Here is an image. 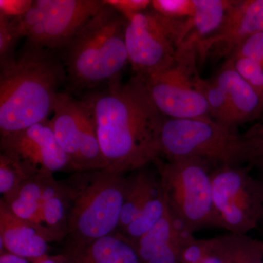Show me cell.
I'll use <instances>...</instances> for the list:
<instances>
[{"label":"cell","instance_id":"cell-16","mask_svg":"<svg viewBox=\"0 0 263 263\" xmlns=\"http://www.w3.org/2000/svg\"><path fill=\"white\" fill-rule=\"evenodd\" d=\"M66 250L73 263H142L136 245L119 231Z\"/></svg>","mask_w":263,"mask_h":263},{"label":"cell","instance_id":"cell-37","mask_svg":"<svg viewBox=\"0 0 263 263\" xmlns=\"http://www.w3.org/2000/svg\"><path fill=\"white\" fill-rule=\"evenodd\" d=\"M262 181V186H263V181Z\"/></svg>","mask_w":263,"mask_h":263},{"label":"cell","instance_id":"cell-2","mask_svg":"<svg viewBox=\"0 0 263 263\" xmlns=\"http://www.w3.org/2000/svg\"><path fill=\"white\" fill-rule=\"evenodd\" d=\"M0 64L1 136L50 119L59 88L67 79L51 51L26 43L18 56Z\"/></svg>","mask_w":263,"mask_h":263},{"label":"cell","instance_id":"cell-3","mask_svg":"<svg viewBox=\"0 0 263 263\" xmlns=\"http://www.w3.org/2000/svg\"><path fill=\"white\" fill-rule=\"evenodd\" d=\"M127 24L124 16L105 3L71 40L64 50L66 76L72 89H92L120 81L129 62Z\"/></svg>","mask_w":263,"mask_h":263},{"label":"cell","instance_id":"cell-17","mask_svg":"<svg viewBox=\"0 0 263 263\" xmlns=\"http://www.w3.org/2000/svg\"><path fill=\"white\" fill-rule=\"evenodd\" d=\"M195 14L190 28L178 48L177 55L195 54L199 44L217 32L224 24L235 0H194Z\"/></svg>","mask_w":263,"mask_h":263},{"label":"cell","instance_id":"cell-12","mask_svg":"<svg viewBox=\"0 0 263 263\" xmlns=\"http://www.w3.org/2000/svg\"><path fill=\"white\" fill-rule=\"evenodd\" d=\"M262 31L263 0H235L221 28L199 44L197 57L228 59L246 38Z\"/></svg>","mask_w":263,"mask_h":263},{"label":"cell","instance_id":"cell-30","mask_svg":"<svg viewBox=\"0 0 263 263\" xmlns=\"http://www.w3.org/2000/svg\"><path fill=\"white\" fill-rule=\"evenodd\" d=\"M228 58L251 59L263 64V31L246 38Z\"/></svg>","mask_w":263,"mask_h":263},{"label":"cell","instance_id":"cell-8","mask_svg":"<svg viewBox=\"0 0 263 263\" xmlns=\"http://www.w3.org/2000/svg\"><path fill=\"white\" fill-rule=\"evenodd\" d=\"M250 167L219 166L212 171L213 200L223 229L246 235L263 216L262 181L249 174Z\"/></svg>","mask_w":263,"mask_h":263},{"label":"cell","instance_id":"cell-33","mask_svg":"<svg viewBox=\"0 0 263 263\" xmlns=\"http://www.w3.org/2000/svg\"><path fill=\"white\" fill-rule=\"evenodd\" d=\"M33 3L32 0H0V14L18 18L28 12Z\"/></svg>","mask_w":263,"mask_h":263},{"label":"cell","instance_id":"cell-25","mask_svg":"<svg viewBox=\"0 0 263 263\" xmlns=\"http://www.w3.org/2000/svg\"><path fill=\"white\" fill-rule=\"evenodd\" d=\"M246 163L263 172V119L242 134Z\"/></svg>","mask_w":263,"mask_h":263},{"label":"cell","instance_id":"cell-9","mask_svg":"<svg viewBox=\"0 0 263 263\" xmlns=\"http://www.w3.org/2000/svg\"><path fill=\"white\" fill-rule=\"evenodd\" d=\"M50 122L73 173L106 169L94 119L84 100L60 91Z\"/></svg>","mask_w":263,"mask_h":263},{"label":"cell","instance_id":"cell-22","mask_svg":"<svg viewBox=\"0 0 263 263\" xmlns=\"http://www.w3.org/2000/svg\"><path fill=\"white\" fill-rule=\"evenodd\" d=\"M193 81L197 91H200L206 100L213 120L235 129L238 125L236 117L226 91L217 84L215 79H202L197 70L193 74Z\"/></svg>","mask_w":263,"mask_h":263},{"label":"cell","instance_id":"cell-35","mask_svg":"<svg viewBox=\"0 0 263 263\" xmlns=\"http://www.w3.org/2000/svg\"><path fill=\"white\" fill-rule=\"evenodd\" d=\"M0 263H32V262L28 259L5 251L2 252L0 256Z\"/></svg>","mask_w":263,"mask_h":263},{"label":"cell","instance_id":"cell-18","mask_svg":"<svg viewBox=\"0 0 263 263\" xmlns=\"http://www.w3.org/2000/svg\"><path fill=\"white\" fill-rule=\"evenodd\" d=\"M70 201L66 181L55 179L53 173H46L41 199V217L43 228L54 241L65 238Z\"/></svg>","mask_w":263,"mask_h":263},{"label":"cell","instance_id":"cell-26","mask_svg":"<svg viewBox=\"0 0 263 263\" xmlns=\"http://www.w3.org/2000/svg\"><path fill=\"white\" fill-rule=\"evenodd\" d=\"M21 38L17 18L0 14V63L15 56V48Z\"/></svg>","mask_w":263,"mask_h":263},{"label":"cell","instance_id":"cell-19","mask_svg":"<svg viewBox=\"0 0 263 263\" xmlns=\"http://www.w3.org/2000/svg\"><path fill=\"white\" fill-rule=\"evenodd\" d=\"M127 177L119 230L124 233L147 203L160 191L158 176L141 168Z\"/></svg>","mask_w":263,"mask_h":263},{"label":"cell","instance_id":"cell-24","mask_svg":"<svg viewBox=\"0 0 263 263\" xmlns=\"http://www.w3.org/2000/svg\"><path fill=\"white\" fill-rule=\"evenodd\" d=\"M37 171L22 161L1 153L0 155V193L1 198L9 196L24 181Z\"/></svg>","mask_w":263,"mask_h":263},{"label":"cell","instance_id":"cell-27","mask_svg":"<svg viewBox=\"0 0 263 263\" xmlns=\"http://www.w3.org/2000/svg\"><path fill=\"white\" fill-rule=\"evenodd\" d=\"M235 70L263 99V64L247 58H228Z\"/></svg>","mask_w":263,"mask_h":263},{"label":"cell","instance_id":"cell-7","mask_svg":"<svg viewBox=\"0 0 263 263\" xmlns=\"http://www.w3.org/2000/svg\"><path fill=\"white\" fill-rule=\"evenodd\" d=\"M190 18H166L154 10H146L128 21L126 46L136 76L145 80L176 65Z\"/></svg>","mask_w":263,"mask_h":263},{"label":"cell","instance_id":"cell-29","mask_svg":"<svg viewBox=\"0 0 263 263\" xmlns=\"http://www.w3.org/2000/svg\"><path fill=\"white\" fill-rule=\"evenodd\" d=\"M216 238L212 239H195L189 234L185 240L181 252L180 261L183 263H200L215 247Z\"/></svg>","mask_w":263,"mask_h":263},{"label":"cell","instance_id":"cell-36","mask_svg":"<svg viewBox=\"0 0 263 263\" xmlns=\"http://www.w3.org/2000/svg\"><path fill=\"white\" fill-rule=\"evenodd\" d=\"M259 245H260L261 249H262V252H263V241H260V240H259Z\"/></svg>","mask_w":263,"mask_h":263},{"label":"cell","instance_id":"cell-15","mask_svg":"<svg viewBox=\"0 0 263 263\" xmlns=\"http://www.w3.org/2000/svg\"><path fill=\"white\" fill-rule=\"evenodd\" d=\"M226 91L238 124L260 119L263 114V99L238 73L227 60L214 78Z\"/></svg>","mask_w":263,"mask_h":263},{"label":"cell","instance_id":"cell-6","mask_svg":"<svg viewBox=\"0 0 263 263\" xmlns=\"http://www.w3.org/2000/svg\"><path fill=\"white\" fill-rule=\"evenodd\" d=\"M158 149L168 160L197 158L220 166L246 163L242 135L212 119L164 117L159 132Z\"/></svg>","mask_w":263,"mask_h":263},{"label":"cell","instance_id":"cell-5","mask_svg":"<svg viewBox=\"0 0 263 263\" xmlns=\"http://www.w3.org/2000/svg\"><path fill=\"white\" fill-rule=\"evenodd\" d=\"M161 188L181 229L192 234L202 228H221L213 200L207 161L197 158L155 161Z\"/></svg>","mask_w":263,"mask_h":263},{"label":"cell","instance_id":"cell-21","mask_svg":"<svg viewBox=\"0 0 263 263\" xmlns=\"http://www.w3.org/2000/svg\"><path fill=\"white\" fill-rule=\"evenodd\" d=\"M183 232L168 208L163 217L135 243L142 263L148 262Z\"/></svg>","mask_w":263,"mask_h":263},{"label":"cell","instance_id":"cell-32","mask_svg":"<svg viewBox=\"0 0 263 263\" xmlns=\"http://www.w3.org/2000/svg\"><path fill=\"white\" fill-rule=\"evenodd\" d=\"M189 234L183 232L176 239L171 241L165 248L154 256L147 263H178L181 258V252L185 240Z\"/></svg>","mask_w":263,"mask_h":263},{"label":"cell","instance_id":"cell-31","mask_svg":"<svg viewBox=\"0 0 263 263\" xmlns=\"http://www.w3.org/2000/svg\"><path fill=\"white\" fill-rule=\"evenodd\" d=\"M105 3L117 10L127 22L135 15L146 11L152 5L149 0H105Z\"/></svg>","mask_w":263,"mask_h":263},{"label":"cell","instance_id":"cell-23","mask_svg":"<svg viewBox=\"0 0 263 263\" xmlns=\"http://www.w3.org/2000/svg\"><path fill=\"white\" fill-rule=\"evenodd\" d=\"M167 209L168 205L161 188L122 234L136 243L163 217Z\"/></svg>","mask_w":263,"mask_h":263},{"label":"cell","instance_id":"cell-28","mask_svg":"<svg viewBox=\"0 0 263 263\" xmlns=\"http://www.w3.org/2000/svg\"><path fill=\"white\" fill-rule=\"evenodd\" d=\"M152 10L166 18L185 19L195 14L194 0H154Z\"/></svg>","mask_w":263,"mask_h":263},{"label":"cell","instance_id":"cell-14","mask_svg":"<svg viewBox=\"0 0 263 263\" xmlns=\"http://www.w3.org/2000/svg\"><path fill=\"white\" fill-rule=\"evenodd\" d=\"M0 249L33 261L46 255L51 238L43 230L23 220L0 200Z\"/></svg>","mask_w":263,"mask_h":263},{"label":"cell","instance_id":"cell-34","mask_svg":"<svg viewBox=\"0 0 263 263\" xmlns=\"http://www.w3.org/2000/svg\"><path fill=\"white\" fill-rule=\"evenodd\" d=\"M32 263H73L68 256L58 255L49 256L48 254L34 259L32 261Z\"/></svg>","mask_w":263,"mask_h":263},{"label":"cell","instance_id":"cell-13","mask_svg":"<svg viewBox=\"0 0 263 263\" xmlns=\"http://www.w3.org/2000/svg\"><path fill=\"white\" fill-rule=\"evenodd\" d=\"M44 15L45 48L64 49L71 40L104 7L103 0H36Z\"/></svg>","mask_w":263,"mask_h":263},{"label":"cell","instance_id":"cell-11","mask_svg":"<svg viewBox=\"0 0 263 263\" xmlns=\"http://www.w3.org/2000/svg\"><path fill=\"white\" fill-rule=\"evenodd\" d=\"M0 148L1 153L22 161L37 172H73L50 119L1 136Z\"/></svg>","mask_w":263,"mask_h":263},{"label":"cell","instance_id":"cell-1","mask_svg":"<svg viewBox=\"0 0 263 263\" xmlns=\"http://www.w3.org/2000/svg\"><path fill=\"white\" fill-rule=\"evenodd\" d=\"M83 100L94 119L106 169L125 174L160 158L158 136L164 117L143 79L136 76L126 84L115 81Z\"/></svg>","mask_w":263,"mask_h":263},{"label":"cell","instance_id":"cell-4","mask_svg":"<svg viewBox=\"0 0 263 263\" xmlns=\"http://www.w3.org/2000/svg\"><path fill=\"white\" fill-rule=\"evenodd\" d=\"M70 196L67 249L79 248L119 230L127 176L109 171L75 172L66 180Z\"/></svg>","mask_w":263,"mask_h":263},{"label":"cell","instance_id":"cell-20","mask_svg":"<svg viewBox=\"0 0 263 263\" xmlns=\"http://www.w3.org/2000/svg\"><path fill=\"white\" fill-rule=\"evenodd\" d=\"M46 173L47 172L34 175L9 196L1 199L15 216L37 226L50 237L52 241H54L53 237L43 228L41 217V199Z\"/></svg>","mask_w":263,"mask_h":263},{"label":"cell","instance_id":"cell-10","mask_svg":"<svg viewBox=\"0 0 263 263\" xmlns=\"http://www.w3.org/2000/svg\"><path fill=\"white\" fill-rule=\"evenodd\" d=\"M197 60L179 58L168 70L145 79L154 105L164 117L212 119L203 95L193 84Z\"/></svg>","mask_w":263,"mask_h":263}]
</instances>
